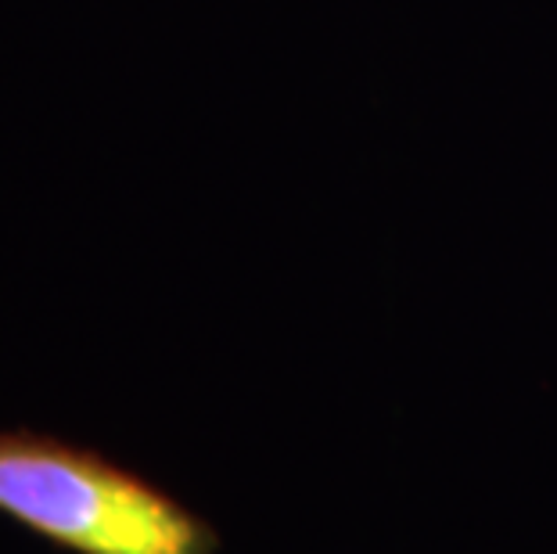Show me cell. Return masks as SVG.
Instances as JSON below:
<instances>
[{
	"mask_svg": "<svg viewBox=\"0 0 557 554\" xmlns=\"http://www.w3.org/2000/svg\"><path fill=\"white\" fill-rule=\"evenodd\" d=\"M0 515L73 554H216L220 533L98 451L0 432Z\"/></svg>",
	"mask_w": 557,
	"mask_h": 554,
	"instance_id": "6da1fadb",
	"label": "cell"
}]
</instances>
